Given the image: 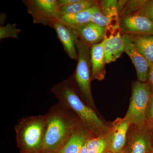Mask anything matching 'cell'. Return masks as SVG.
Listing matches in <instances>:
<instances>
[{"label": "cell", "instance_id": "cell-1", "mask_svg": "<svg viewBox=\"0 0 153 153\" xmlns=\"http://www.w3.org/2000/svg\"><path fill=\"white\" fill-rule=\"evenodd\" d=\"M58 102L77 115L91 137L107 135L110 128L92 108L82 101L70 79H64L50 89Z\"/></svg>", "mask_w": 153, "mask_h": 153}, {"label": "cell", "instance_id": "cell-2", "mask_svg": "<svg viewBox=\"0 0 153 153\" xmlns=\"http://www.w3.org/2000/svg\"><path fill=\"white\" fill-rule=\"evenodd\" d=\"M45 115L46 127L43 153L59 152L72 134L83 126L71 111L59 102L53 105Z\"/></svg>", "mask_w": 153, "mask_h": 153}, {"label": "cell", "instance_id": "cell-3", "mask_svg": "<svg viewBox=\"0 0 153 153\" xmlns=\"http://www.w3.org/2000/svg\"><path fill=\"white\" fill-rule=\"evenodd\" d=\"M45 115L23 117L15 126L17 145L21 153H43L46 132Z\"/></svg>", "mask_w": 153, "mask_h": 153}, {"label": "cell", "instance_id": "cell-4", "mask_svg": "<svg viewBox=\"0 0 153 153\" xmlns=\"http://www.w3.org/2000/svg\"><path fill=\"white\" fill-rule=\"evenodd\" d=\"M76 47L78 54L77 63L74 74L69 79L73 83L81 98L91 107L95 106L91 93V47H87L79 39L76 40Z\"/></svg>", "mask_w": 153, "mask_h": 153}, {"label": "cell", "instance_id": "cell-5", "mask_svg": "<svg viewBox=\"0 0 153 153\" xmlns=\"http://www.w3.org/2000/svg\"><path fill=\"white\" fill-rule=\"evenodd\" d=\"M152 94L147 82L137 81L134 83L130 102L125 118L131 125L138 127L146 126V117Z\"/></svg>", "mask_w": 153, "mask_h": 153}, {"label": "cell", "instance_id": "cell-6", "mask_svg": "<svg viewBox=\"0 0 153 153\" xmlns=\"http://www.w3.org/2000/svg\"><path fill=\"white\" fill-rule=\"evenodd\" d=\"M33 23L52 27V21L58 18L59 7L57 0H23Z\"/></svg>", "mask_w": 153, "mask_h": 153}, {"label": "cell", "instance_id": "cell-7", "mask_svg": "<svg viewBox=\"0 0 153 153\" xmlns=\"http://www.w3.org/2000/svg\"><path fill=\"white\" fill-rule=\"evenodd\" d=\"M136 127L127 139L124 153H152L153 138L152 130L146 126Z\"/></svg>", "mask_w": 153, "mask_h": 153}, {"label": "cell", "instance_id": "cell-8", "mask_svg": "<svg viewBox=\"0 0 153 153\" xmlns=\"http://www.w3.org/2000/svg\"><path fill=\"white\" fill-rule=\"evenodd\" d=\"M120 26L123 35L153 36V22L139 14L120 17Z\"/></svg>", "mask_w": 153, "mask_h": 153}, {"label": "cell", "instance_id": "cell-9", "mask_svg": "<svg viewBox=\"0 0 153 153\" xmlns=\"http://www.w3.org/2000/svg\"><path fill=\"white\" fill-rule=\"evenodd\" d=\"M124 52L131 59L136 70L138 81L146 82L150 64L128 36L122 35Z\"/></svg>", "mask_w": 153, "mask_h": 153}, {"label": "cell", "instance_id": "cell-10", "mask_svg": "<svg viewBox=\"0 0 153 153\" xmlns=\"http://www.w3.org/2000/svg\"><path fill=\"white\" fill-rule=\"evenodd\" d=\"M104 45L106 63L114 62L124 52V46L120 26L106 28Z\"/></svg>", "mask_w": 153, "mask_h": 153}, {"label": "cell", "instance_id": "cell-11", "mask_svg": "<svg viewBox=\"0 0 153 153\" xmlns=\"http://www.w3.org/2000/svg\"><path fill=\"white\" fill-rule=\"evenodd\" d=\"M51 23L52 27L55 30L66 54L71 59L77 60L78 54L76 43L77 37L73 29L62 22L58 18L53 19Z\"/></svg>", "mask_w": 153, "mask_h": 153}, {"label": "cell", "instance_id": "cell-12", "mask_svg": "<svg viewBox=\"0 0 153 153\" xmlns=\"http://www.w3.org/2000/svg\"><path fill=\"white\" fill-rule=\"evenodd\" d=\"M131 124L125 118L114 124L111 130L107 135L108 151L117 153L123 150L127 139V134Z\"/></svg>", "mask_w": 153, "mask_h": 153}, {"label": "cell", "instance_id": "cell-13", "mask_svg": "<svg viewBox=\"0 0 153 153\" xmlns=\"http://www.w3.org/2000/svg\"><path fill=\"white\" fill-rule=\"evenodd\" d=\"M72 28L77 38L89 47L103 40L106 30L91 22Z\"/></svg>", "mask_w": 153, "mask_h": 153}, {"label": "cell", "instance_id": "cell-14", "mask_svg": "<svg viewBox=\"0 0 153 153\" xmlns=\"http://www.w3.org/2000/svg\"><path fill=\"white\" fill-rule=\"evenodd\" d=\"M105 39L91 47L90 62L91 64V81L102 80L105 76L106 58L104 51Z\"/></svg>", "mask_w": 153, "mask_h": 153}, {"label": "cell", "instance_id": "cell-15", "mask_svg": "<svg viewBox=\"0 0 153 153\" xmlns=\"http://www.w3.org/2000/svg\"><path fill=\"white\" fill-rule=\"evenodd\" d=\"M90 134L83 126L76 130L64 144L58 153H79Z\"/></svg>", "mask_w": 153, "mask_h": 153}, {"label": "cell", "instance_id": "cell-16", "mask_svg": "<svg viewBox=\"0 0 153 153\" xmlns=\"http://www.w3.org/2000/svg\"><path fill=\"white\" fill-rule=\"evenodd\" d=\"M97 4L92 7L80 13L70 15L58 14V19L72 28L76 27L90 22L93 13L99 10Z\"/></svg>", "mask_w": 153, "mask_h": 153}, {"label": "cell", "instance_id": "cell-17", "mask_svg": "<svg viewBox=\"0 0 153 153\" xmlns=\"http://www.w3.org/2000/svg\"><path fill=\"white\" fill-rule=\"evenodd\" d=\"M128 36L132 41L148 60L150 65L153 64V36L133 35Z\"/></svg>", "mask_w": 153, "mask_h": 153}, {"label": "cell", "instance_id": "cell-18", "mask_svg": "<svg viewBox=\"0 0 153 153\" xmlns=\"http://www.w3.org/2000/svg\"><path fill=\"white\" fill-rule=\"evenodd\" d=\"M97 5V1L78 0L77 2L68 5L59 7V14L70 15L80 13Z\"/></svg>", "mask_w": 153, "mask_h": 153}, {"label": "cell", "instance_id": "cell-19", "mask_svg": "<svg viewBox=\"0 0 153 153\" xmlns=\"http://www.w3.org/2000/svg\"><path fill=\"white\" fill-rule=\"evenodd\" d=\"M85 143L89 153H104L108 151L107 135L90 137Z\"/></svg>", "mask_w": 153, "mask_h": 153}, {"label": "cell", "instance_id": "cell-20", "mask_svg": "<svg viewBox=\"0 0 153 153\" xmlns=\"http://www.w3.org/2000/svg\"><path fill=\"white\" fill-rule=\"evenodd\" d=\"M104 28L119 26L120 20H116L102 13L99 10L95 11L91 16L90 22Z\"/></svg>", "mask_w": 153, "mask_h": 153}, {"label": "cell", "instance_id": "cell-21", "mask_svg": "<svg viewBox=\"0 0 153 153\" xmlns=\"http://www.w3.org/2000/svg\"><path fill=\"white\" fill-rule=\"evenodd\" d=\"M22 31L17 27L15 24L6 25L5 26H0V40L4 38H13L17 39L19 38V34Z\"/></svg>", "mask_w": 153, "mask_h": 153}, {"label": "cell", "instance_id": "cell-22", "mask_svg": "<svg viewBox=\"0 0 153 153\" xmlns=\"http://www.w3.org/2000/svg\"><path fill=\"white\" fill-rule=\"evenodd\" d=\"M135 14L146 17L153 23V0H146L142 8Z\"/></svg>", "mask_w": 153, "mask_h": 153}, {"label": "cell", "instance_id": "cell-23", "mask_svg": "<svg viewBox=\"0 0 153 153\" xmlns=\"http://www.w3.org/2000/svg\"><path fill=\"white\" fill-rule=\"evenodd\" d=\"M146 126L151 130H153V93L151 94L148 104L146 117Z\"/></svg>", "mask_w": 153, "mask_h": 153}, {"label": "cell", "instance_id": "cell-24", "mask_svg": "<svg viewBox=\"0 0 153 153\" xmlns=\"http://www.w3.org/2000/svg\"><path fill=\"white\" fill-rule=\"evenodd\" d=\"M146 82L150 88L151 92L153 93V64L150 65Z\"/></svg>", "mask_w": 153, "mask_h": 153}, {"label": "cell", "instance_id": "cell-25", "mask_svg": "<svg viewBox=\"0 0 153 153\" xmlns=\"http://www.w3.org/2000/svg\"><path fill=\"white\" fill-rule=\"evenodd\" d=\"M78 0H57V4L59 7L68 5L77 2Z\"/></svg>", "mask_w": 153, "mask_h": 153}, {"label": "cell", "instance_id": "cell-26", "mask_svg": "<svg viewBox=\"0 0 153 153\" xmlns=\"http://www.w3.org/2000/svg\"><path fill=\"white\" fill-rule=\"evenodd\" d=\"M83 145L82 146V148H81V150H80V152L79 153H88V151L87 147H86V143Z\"/></svg>", "mask_w": 153, "mask_h": 153}, {"label": "cell", "instance_id": "cell-27", "mask_svg": "<svg viewBox=\"0 0 153 153\" xmlns=\"http://www.w3.org/2000/svg\"><path fill=\"white\" fill-rule=\"evenodd\" d=\"M58 152H46L44 153H58Z\"/></svg>", "mask_w": 153, "mask_h": 153}, {"label": "cell", "instance_id": "cell-28", "mask_svg": "<svg viewBox=\"0 0 153 153\" xmlns=\"http://www.w3.org/2000/svg\"><path fill=\"white\" fill-rule=\"evenodd\" d=\"M117 153H124L123 151L122 150V151H121L120 152H119Z\"/></svg>", "mask_w": 153, "mask_h": 153}, {"label": "cell", "instance_id": "cell-29", "mask_svg": "<svg viewBox=\"0 0 153 153\" xmlns=\"http://www.w3.org/2000/svg\"><path fill=\"white\" fill-rule=\"evenodd\" d=\"M104 153H112L111 152H109V151H106V152H105Z\"/></svg>", "mask_w": 153, "mask_h": 153}, {"label": "cell", "instance_id": "cell-30", "mask_svg": "<svg viewBox=\"0 0 153 153\" xmlns=\"http://www.w3.org/2000/svg\"><path fill=\"white\" fill-rule=\"evenodd\" d=\"M152 153H153V152H152Z\"/></svg>", "mask_w": 153, "mask_h": 153}, {"label": "cell", "instance_id": "cell-31", "mask_svg": "<svg viewBox=\"0 0 153 153\" xmlns=\"http://www.w3.org/2000/svg\"></svg>", "mask_w": 153, "mask_h": 153}]
</instances>
